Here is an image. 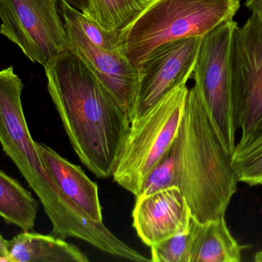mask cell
<instances>
[{
  "instance_id": "cell-1",
  "label": "cell",
  "mask_w": 262,
  "mask_h": 262,
  "mask_svg": "<svg viewBox=\"0 0 262 262\" xmlns=\"http://www.w3.org/2000/svg\"><path fill=\"white\" fill-rule=\"evenodd\" d=\"M45 69L51 98L78 158L98 178H110L130 127L125 112L70 49Z\"/></svg>"
},
{
  "instance_id": "cell-2",
  "label": "cell",
  "mask_w": 262,
  "mask_h": 262,
  "mask_svg": "<svg viewBox=\"0 0 262 262\" xmlns=\"http://www.w3.org/2000/svg\"><path fill=\"white\" fill-rule=\"evenodd\" d=\"M179 137V189L192 218L205 223L225 216L239 179L195 85L188 93Z\"/></svg>"
},
{
  "instance_id": "cell-3",
  "label": "cell",
  "mask_w": 262,
  "mask_h": 262,
  "mask_svg": "<svg viewBox=\"0 0 262 262\" xmlns=\"http://www.w3.org/2000/svg\"><path fill=\"white\" fill-rule=\"evenodd\" d=\"M239 0H152L120 34L119 51L140 69L157 48L190 37H203L233 19Z\"/></svg>"
},
{
  "instance_id": "cell-4",
  "label": "cell",
  "mask_w": 262,
  "mask_h": 262,
  "mask_svg": "<svg viewBox=\"0 0 262 262\" xmlns=\"http://www.w3.org/2000/svg\"><path fill=\"white\" fill-rule=\"evenodd\" d=\"M186 84L179 85L152 109L130 121L112 177L135 197L178 135L189 90Z\"/></svg>"
},
{
  "instance_id": "cell-5",
  "label": "cell",
  "mask_w": 262,
  "mask_h": 262,
  "mask_svg": "<svg viewBox=\"0 0 262 262\" xmlns=\"http://www.w3.org/2000/svg\"><path fill=\"white\" fill-rule=\"evenodd\" d=\"M236 22L229 19L202 38L192 77L225 147L232 155L239 115L232 98L230 58Z\"/></svg>"
},
{
  "instance_id": "cell-6",
  "label": "cell",
  "mask_w": 262,
  "mask_h": 262,
  "mask_svg": "<svg viewBox=\"0 0 262 262\" xmlns=\"http://www.w3.org/2000/svg\"><path fill=\"white\" fill-rule=\"evenodd\" d=\"M23 83L13 67L0 71V144L49 213L61 192L28 128L21 101Z\"/></svg>"
},
{
  "instance_id": "cell-7",
  "label": "cell",
  "mask_w": 262,
  "mask_h": 262,
  "mask_svg": "<svg viewBox=\"0 0 262 262\" xmlns=\"http://www.w3.org/2000/svg\"><path fill=\"white\" fill-rule=\"evenodd\" d=\"M0 33L33 63L46 66L69 49L58 0H0Z\"/></svg>"
},
{
  "instance_id": "cell-8",
  "label": "cell",
  "mask_w": 262,
  "mask_h": 262,
  "mask_svg": "<svg viewBox=\"0 0 262 262\" xmlns=\"http://www.w3.org/2000/svg\"><path fill=\"white\" fill-rule=\"evenodd\" d=\"M230 69L242 143L262 128V23L255 15L234 30Z\"/></svg>"
},
{
  "instance_id": "cell-9",
  "label": "cell",
  "mask_w": 262,
  "mask_h": 262,
  "mask_svg": "<svg viewBox=\"0 0 262 262\" xmlns=\"http://www.w3.org/2000/svg\"><path fill=\"white\" fill-rule=\"evenodd\" d=\"M202 38L190 37L166 43L146 58L139 69L138 89L131 120L142 116L192 77Z\"/></svg>"
},
{
  "instance_id": "cell-10",
  "label": "cell",
  "mask_w": 262,
  "mask_h": 262,
  "mask_svg": "<svg viewBox=\"0 0 262 262\" xmlns=\"http://www.w3.org/2000/svg\"><path fill=\"white\" fill-rule=\"evenodd\" d=\"M63 19L69 49L110 91L130 122L138 89L139 69L120 51L103 49L93 44L73 22L69 18Z\"/></svg>"
},
{
  "instance_id": "cell-11",
  "label": "cell",
  "mask_w": 262,
  "mask_h": 262,
  "mask_svg": "<svg viewBox=\"0 0 262 262\" xmlns=\"http://www.w3.org/2000/svg\"><path fill=\"white\" fill-rule=\"evenodd\" d=\"M133 227L146 246L187 232L192 217L186 198L179 188L136 197Z\"/></svg>"
},
{
  "instance_id": "cell-12",
  "label": "cell",
  "mask_w": 262,
  "mask_h": 262,
  "mask_svg": "<svg viewBox=\"0 0 262 262\" xmlns=\"http://www.w3.org/2000/svg\"><path fill=\"white\" fill-rule=\"evenodd\" d=\"M36 145L46 168L60 191L88 218L98 223L103 221L98 185L86 175L80 166L68 161L52 148L37 142Z\"/></svg>"
},
{
  "instance_id": "cell-13",
  "label": "cell",
  "mask_w": 262,
  "mask_h": 262,
  "mask_svg": "<svg viewBox=\"0 0 262 262\" xmlns=\"http://www.w3.org/2000/svg\"><path fill=\"white\" fill-rule=\"evenodd\" d=\"M9 262H88L89 258L78 247L55 235L24 231L6 240Z\"/></svg>"
},
{
  "instance_id": "cell-14",
  "label": "cell",
  "mask_w": 262,
  "mask_h": 262,
  "mask_svg": "<svg viewBox=\"0 0 262 262\" xmlns=\"http://www.w3.org/2000/svg\"><path fill=\"white\" fill-rule=\"evenodd\" d=\"M247 246L232 236L225 216L200 223L190 262H238Z\"/></svg>"
},
{
  "instance_id": "cell-15",
  "label": "cell",
  "mask_w": 262,
  "mask_h": 262,
  "mask_svg": "<svg viewBox=\"0 0 262 262\" xmlns=\"http://www.w3.org/2000/svg\"><path fill=\"white\" fill-rule=\"evenodd\" d=\"M38 207L32 193L0 169V217L29 232L35 227Z\"/></svg>"
},
{
  "instance_id": "cell-16",
  "label": "cell",
  "mask_w": 262,
  "mask_h": 262,
  "mask_svg": "<svg viewBox=\"0 0 262 262\" xmlns=\"http://www.w3.org/2000/svg\"><path fill=\"white\" fill-rule=\"evenodd\" d=\"M152 0H87L84 15L108 30L121 32Z\"/></svg>"
},
{
  "instance_id": "cell-17",
  "label": "cell",
  "mask_w": 262,
  "mask_h": 262,
  "mask_svg": "<svg viewBox=\"0 0 262 262\" xmlns=\"http://www.w3.org/2000/svg\"><path fill=\"white\" fill-rule=\"evenodd\" d=\"M232 158L239 182L251 186L262 185V128L236 144Z\"/></svg>"
},
{
  "instance_id": "cell-18",
  "label": "cell",
  "mask_w": 262,
  "mask_h": 262,
  "mask_svg": "<svg viewBox=\"0 0 262 262\" xmlns=\"http://www.w3.org/2000/svg\"><path fill=\"white\" fill-rule=\"evenodd\" d=\"M180 185V137L145 178L139 195H146ZM138 195V196H139Z\"/></svg>"
},
{
  "instance_id": "cell-19",
  "label": "cell",
  "mask_w": 262,
  "mask_h": 262,
  "mask_svg": "<svg viewBox=\"0 0 262 262\" xmlns=\"http://www.w3.org/2000/svg\"><path fill=\"white\" fill-rule=\"evenodd\" d=\"M200 223L192 218L187 232L151 246V261L190 262Z\"/></svg>"
},
{
  "instance_id": "cell-20",
  "label": "cell",
  "mask_w": 262,
  "mask_h": 262,
  "mask_svg": "<svg viewBox=\"0 0 262 262\" xmlns=\"http://www.w3.org/2000/svg\"><path fill=\"white\" fill-rule=\"evenodd\" d=\"M59 6L63 18H69L76 24L91 43L103 49L119 51L121 32L105 29L81 11L72 7L66 0H59Z\"/></svg>"
},
{
  "instance_id": "cell-21",
  "label": "cell",
  "mask_w": 262,
  "mask_h": 262,
  "mask_svg": "<svg viewBox=\"0 0 262 262\" xmlns=\"http://www.w3.org/2000/svg\"><path fill=\"white\" fill-rule=\"evenodd\" d=\"M246 6L262 23V0H246Z\"/></svg>"
},
{
  "instance_id": "cell-22",
  "label": "cell",
  "mask_w": 262,
  "mask_h": 262,
  "mask_svg": "<svg viewBox=\"0 0 262 262\" xmlns=\"http://www.w3.org/2000/svg\"><path fill=\"white\" fill-rule=\"evenodd\" d=\"M72 7L84 13L87 9V0H66Z\"/></svg>"
},
{
  "instance_id": "cell-23",
  "label": "cell",
  "mask_w": 262,
  "mask_h": 262,
  "mask_svg": "<svg viewBox=\"0 0 262 262\" xmlns=\"http://www.w3.org/2000/svg\"><path fill=\"white\" fill-rule=\"evenodd\" d=\"M7 250H6V240L3 238V235L0 233V255L6 257Z\"/></svg>"
},
{
  "instance_id": "cell-24",
  "label": "cell",
  "mask_w": 262,
  "mask_h": 262,
  "mask_svg": "<svg viewBox=\"0 0 262 262\" xmlns=\"http://www.w3.org/2000/svg\"><path fill=\"white\" fill-rule=\"evenodd\" d=\"M254 260L256 262H262V250L255 254Z\"/></svg>"
},
{
  "instance_id": "cell-25",
  "label": "cell",
  "mask_w": 262,
  "mask_h": 262,
  "mask_svg": "<svg viewBox=\"0 0 262 262\" xmlns=\"http://www.w3.org/2000/svg\"><path fill=\"white\" fill-rule=\"evenodd\" d=\"M0 262H9V261H8L7 258H6V257L0 255Z\"/></svg>"
}]
</instances>
